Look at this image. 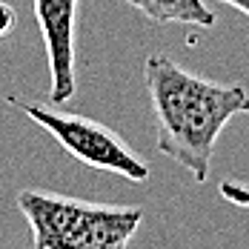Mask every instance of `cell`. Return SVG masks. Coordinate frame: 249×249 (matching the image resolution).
Listing matches in <instances>:
<instances>
[{"label":"cell","instance_id":"7a4b0ae2","mask_svg":"<svg viewBox=\"0 0 249 249\" xmlns=\"http://www.w3.org/2000/svg\"><path fill=\"white\" fill-rule=\"evenodd\" d=\"M18 209L32 229L35 249H121L143 224V209L135 206H106L37 189H23Z\"/></svg>","mask_w":249,"mask_h":249},{"label":"cell","instance_id":"52a82bcc","mask_svg":"<svg viewBox=\"0 0 249 249\" xmlns=\"http://www.w3.org/2000/svg\"><path fill=\"white\" fill-rule=\"evenodd\" d=\"M15 26H18V12H15V6L6 3V0H0V37H6Z\"/></svg>","mask_w":249,"mask_h":249},{"label":"cell","instance_id":"277c9868","mask_svg":"<svg viewBox=\"0 0 249 249\" xmlns=\"http://www.w3.org/2000/svg\"><path fill=\"white\" fill-rule=\"evenodd\" d=\"M37 29L43 35L46 60H49V100L69 103L75 98V26L77 0H32Z\"/></svg>","mask_w":249,"mask_h":249},{"label":"cell","instance_id":"5b68a950","mask_svg":"<svg viewBox=\"0 0 249 249\" xmlns=\"http://www.w3.org/2000/svg\"><path fill=\"white\" fill-rule=\"evenodd\" d=\"M126 3L152 23H178L198 29H212L218 23L206 0H126Z\"/></svg>","mask_w":249,"mask_h":249},{"label":"cell","instance_id":"3957f363","mask_svg":"<svg viewBox=\"0 0 249 249\" xmlns=\"http://www.w3.org/2000/svg\"><path fill=\"white\" fill-rule=\"evenodd\" d=\"M9 103L18 106L23 115H29L37 126H43L83 166L115 172L126 180H135V183L149 180V163L109 126L98 124L92 118H83V115H75V112H57L43 103H29V100L18 98H9Z\"/></svg>","mask_w":249,"mask_h":249},{"label":"cell","instance_id":"ba28073f","mask_svg":"<svg viewBox=\"0 0 249 249\" xmlns=\"http://www.w3.org/2000/svg\"><path fill=\"white\" fill-rule=\"evenodd\" d=\"M221 3L232 6V9H238L241 15H247V18H249V0H221Z\"/></svg>","mask_w":249,"mask_h":249},{"label":"cell","instance_id":"8992f818","mask_svg":"<svg viewBox=\"0 0 249 249\" xmlns=\"http://www.w3.org/2000/svg\"><path fill=\"white\" fill-rule=\"evenodd\" d=\"M218 192H221L224 200L249 209V183H244V180H224V183L218 186Z\"/></svg>","mask_w":249,"mask_h":249},{"label":"cell","instance_id":"6da1fadb","mask_svg":"<svg viewBox=\"0 0 249 249\" xmlns=\"http://www.w3.org/2000/svg\"><path fill=\"white\" fill-rule=\"evenodd\" d=\"M143 80L158 132V152L203 183L226 124L238 115H249V86L200 77L169 54H149Z\"/></svg>","mask_w":249,"mask_h":249}]
</instances>
